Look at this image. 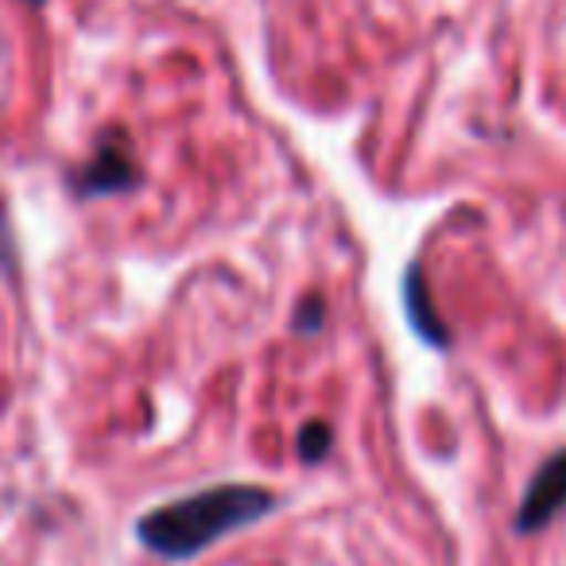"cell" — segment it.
Listing matches in <instances>:
<instances>
[{"mask_svg": "<svg viewBox=\"0 0 566 566\" xmlns=\"http://www.w3.org/2000/svg\"><path fill=\"white\" fill-rule=\"evenodd\" d=\"M566 509V450L551 454L547 462L535 470V478L527 481L524 496H520L516 512V532H539L547 527L558 512Z\"/></svg>", "mask_w": 566, "mask_h": 566, "instance_id": "2", "label": "cell"}, {"mask_svg": "<svg viewBox=\"0 0 566 566\" xmlns=\"http://www.w3.org/2000/svg\"><path fill=\"white\" fill-rule=\"evenodd\" d=\"M403 303H408V323L419 331V338L434 342V346H447V334H442V326H439V315H434L431 303H427L419 268H411V275L403 280Z\"/></svg>", "mask_w": 566, "mask_h": 566, "instance_id": "4", "label": "cell"}, {"mask_svg": "<svg viewBox=\"0 0 566 566\" xmlns=\"http://www.w3.org/2000/svg\"><path fill=\"white\" fill-rule=\"evenodd\" d=\"M136 182V164L133 151L125 148L120 140H105L97 148V156L90 159V167L82 171V190L86 195H113V190H125Z\"/></svg>", "mask_w": 566, "mask_h": 566, "instance_id": "3", "label": "cell"}, {"mask_svg": "<svg viewBox=\"0 0 566 566\" xmlns=\"http://www.w3.org/2000/svg\"><path fill=\"white\" fill-rule=\"evenodd\" d=\"M28 4H43V0H28Z\"/></svg>", "mask_w": 566, "mask_h": 566, "instance_id": "7", "label": "cell"}, {"mask_svg": "<svg viewBox=\"0 0 566 566\" xmlns=\"http://www.w3.org/2000/svg\"><path fill=\"white\" fill-rule=\"evenodd\" d=\"M318 318H323V307L315 300H307L300 311V331H318Z\"/></svg>", "mask_w": 566, "mask_h": 566, "instance_id": "6", "label": "cell"}, {"mask_svg": "<svg viewBox=\"0 0 566 566\" xmlns=\"http://www.w3.org/2000/svg\"><path fill=\"white\" fill-rule=\"evenodd\" d=\"M326 442H331V427H323V423H307L300 431V454L307 458H323L326 454Z\"/></svg>", "mask_w": 566, "mask_h": 566, "instance_id": "5", "label": "cell"}, {"mask_svg": "<svg viewBox=\"0 0 566 566\" xmlns=\"http://www.w3.org/2000/svg\"><path fill=\"white\" fill-rule=\"evenodd\" d=\"M272 512H275V496L268 489L213 485L202 489V493L179 496V501H167L159 509L144 512L136 520V535H140V543L151 555L182 563V558L202 555L218 539L272 516Z\"/></svg>", "mask_w": 566, "mask_h": 566, "instance_id": "1", "label": "cell"}]
</instances>
